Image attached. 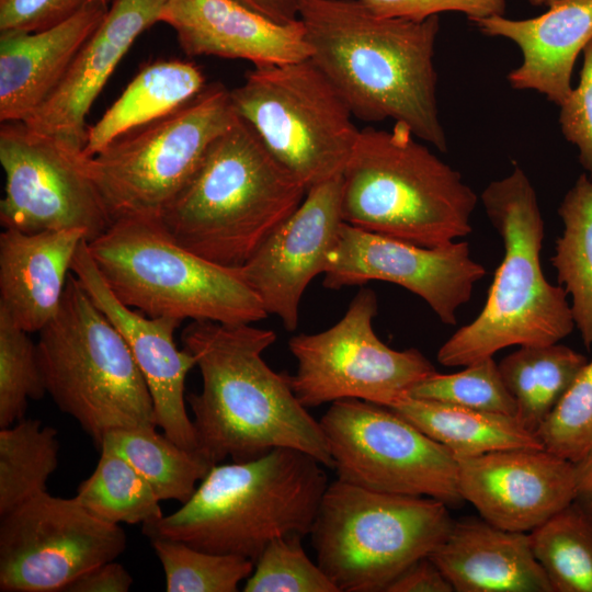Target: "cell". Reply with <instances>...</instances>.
I'll use <instances>...</instances> for the list:
<instances>
[{"label":"cell","mask_w":592,"mask_h":592,"mask_svg":"<svg viewBox=\"0 0 592 592\" xmlns=\"http://www.w3.org/2000/svg\"><path fill=\"white\" fill-rule=\"evenodd\" d=\"M181 341L202 375V390L186 395V402L193 413L196 452L212 466L288 447L332 468L321 425L298 401L291 375L276 373L263 358L276 341L272 330L251 323L191 321Z\"/></svg>","instance_id":"6da1fadb"},{"label":"cell","mask_w":592,"mask_h":592,"mask_svg":"<svg viewBox=\"0 0 592 592\" xmlns=\"http://www.w3.org/2000/svg\"><path fill=\"white\" fill-rule=\"evenodd\" d=\"M298 20L309 58L354 117L392 119L447 150L433 61L439 15L412 21L376 15L356 0H299Z\"/></svg>","instance_id":"7a4b0ae2"},{"label":"cell","mask_w":592,"mask_h":592,"mask_svg":"<svg viewBox=\"0 0 592 592\" xmlns=\"http://www.w3.org/2000/svg\"><path fill=\"white\" fill-rule=\"evenodd\" d=\"M323 467L311 455L288 447L216 464L181 508L143 525V533L149 539L180 540L255 562L272 540L309 535L329 485Z\"/></svg>","instance_id":"3957f363"},{"label":"cell","mask_w":592,"mask_h":592,"mask_svg":"<svg viewBox=\"0 0 592 592\" xmlns=\"http://www.w3.org/2000/svg\"><path fill=\"white\" fill-rule=\"evenodd\" d=\"M306 193L238 116L214 140L159 220L189 251L240 269L297 209Z\"/></svg>","instance_id":"277c9868"},{"label":"cell","mask_w":592,"mask_h":592,"mask_svg":"<svg viewBox=\"0 0 592 592\" xmlns=\"http://www.w3.org/2000/svg\"><path fill=\"white\" fill-rule=\"evenodd\" d=\"M481 202L503 241L482 310L439 349L440 364L466 366L512 345L558 343L574 326L567 292L547 281L540 265L545 224L537 194L517 164L490 182Z\"/></svg>","instance_id":"5b68a950"},{"label":"cell","mask_w":592,"mask_h":592,"mask_svg":"<svg viewBox=\"0 0 592 592\" xmlns=\"http://www.w3.org/2000/svg\"><path fill=\"white\" fill-rule=\"evenodd\" d=\"M418 139L401 123L360 129L341 174L344 223L429 248L471 232L475 191Z\"/></svg>","instance_id":"8992f818"},{"label":"cell","mask_w":592,"mask_h":592,"mask_svg":"<svg viewBox=\"0 0 592 592\" xmlns=\"http://www.w3.org/2000/svg\"><path fill=\"white\" fill-rule=\"evenodd\" d=\"M47 394L100 447L124 429H157L147 383L123 335L68 276L55 317L38 332Z\"/></svg>","instance_id":"52a82bcc"},{"label":"cell","mask_w":592,"mask_h":592,"mask_svg":"<svg viewBox=\"0 0 592 592\" xmlns=\"http://www.w3.org/2000/svg\"><path fill=\"white\" fill-rule=\"evenodd\" d=\"M87 244L115 296L148 317L237 325L269 316L239 269L183 248L159 217L117 219Z\"/></svg>","instance_id":"ba28073f"},{"label":"cell","mask_w":592,"mask_h":592,"mask_svg":"<svg viewBox=\"0 0 592 592\" xmlns=\"http://www.w3.org/2000/svg\"><path fill=\"white\" fill-rule=\"evenodd\" d=\"M453 520L428 497L391 494L337 480L309 533L317 563L339 592H386L443 542Z\"/></svg>","instance_id":"9c48e42d"},{"label":"cell","mask_w":592,"mask_h":592,"mask_svg":"<svg viewBox=\"0 0 592 592\" xmlns=\"http://www.w3.org/2000/svg\"><path fill=\"white\" fill-rule=\"evenodd\" d=\"M230 98L237 115L307 191L342 174L360 129L310 58L254 66Z\"/></svg>","instance_id":"30bf717a"},{"label":"cell","mask_w":592,"mask_h":592,"mask_svg":"<svg viewBox=\"0 0 592 592\" xmlns=\"http://www.w3.org/2000/svg\"><path fill=\"white\" fill-rule=\"evenodd\" d=\"M237 118L230 90L212 83L170 114L123 134L92 157L83 156L111 221L159 217Z\"/></svg>","instance_id":"8fae6325"},{"label":"cell","mask_w":592,"mask_h":592,"mask_svg":"<svg viewBox=\"0 0 592 592\" xmlns=\"http://www.w3.org/2000/svg\"><path fill=\"white\" fill-rule=\"evenodd\" d=\"M319 423L338 479L447 506L463 502L455 456L392 409L342 399L330 403Z\"/></svg>","instance_id":"7c38bea8"},{"label":"cell","mask_w":592,"mask_h":592,"mask_svg":"<svg viewBox=\"0 0 592 592\" xmlns=\"http://www.w3.org/2000/svg\"><path fill=\"white\" fill-rule=\"evenodd\" d=\"M377 311L375 292L363 287L332 327L291 338L288 348L297 360L291 384L304 407L361 399L389 408L436 373L418 349L394 350L376 335Z\"/></svg>","instance_id":"4fadbf2b"},{"label":"cell","mask_w":592,"mask_h":592,"mask_svg":"<svg viewBox=\"0 0 592 592\" xmlns=\"http://www.w3.org/2000/svg\"><path fill=\"white\" fill-rule=\"evenodd\" d=\"M0 591L60 592L83 572L115 560L124 530L75 497L42 492L0 515Z\"/></svg>","instance_id":"5bb4252c"},{"label":"cell","mask_w":592,"mask_h":592,"mask_svg":"<svg viewBox=\"0 0 592 592\" xmlns=\"http://www.w3.org/2000/svg\"><path fill=\"white\" fill-rule=\"evenodd\" d=\"M0 163L5 178L0 202L4 229H81L89 242L112 224L83 168L81 149L23 122H5L0 127Z\"/></svg>","instance_id":"9a60e30c"},{"label":"cell","mask_w":592,"mask_h":592,"mask_svg":"<svg viewBox=\"0 0 592 592\" xmlns=\"http://www.w3.org/2000/svg\"><path fill=\"white\" fill-rule=\"evenodd\" d=\"M486 267L466 241L422 247L342 223L325 269L323 286L340 289L369 281L397 284L421 297L448 326L466 305Z\"/></svg>","instance_id":"2e32d148"},{"label":"cell","mask_w":592,"mask_h":592,"mask_svg":"<svg viewBox=\"0 0 592 592\" xmlns=\"http://www.w3.org/2000/svg\"><path fill=\"white\" fill-rule=\"evenodd\" d=\"M341 175L312 186L297 209L255 250L239 272L267 315L297 329L299 304L309 283L325 272L343 223Z\"/></svg>","instance_id":"e0dca14e"},{"label":"cell","mask_w":592,"mask_h":592,"mask_svg":"<svg viewBox=\"0 0 592 592\" xmlns=\"http://www.w3.org/2000/svg\"><path fill=\"white\" fill-rule=\"evenodd\" d=\"M458 489L480 517L530 533L573 502L576 465L546 448H514L456 458Z\"/></svg>","instance_id":"ac0fdd59"},{"label":"cell","mask_w":592,"mask_h":592,"mask_svg":"<svg viewBox=\"0 0 592 592\" xmlns=\"http://www.w3.org/2000/svg\"><path fill=\"white\" fill-rule=\"evenodd\" d=\"M71 272L126 341L149 388L157 428L180 446L196 451L185 405V378L196 363L189 351L175 344L174 331L181 321L148 317L123 304L104 281L86 240L76 252Z\"/></svg>","instance_id":"d6986e66"},{"label":"cell","mask_w":592,"mask_h":592,"mask_svg":"<svg viewBox=\"0 0 592 592\" xmlns=\"http://www.w3.org/2000/svg\"><path fill=\"white\" fill-rule=\"evenodd\" d=\"M164 1L112 0L105 18L81 46L60 83L23 123L82 150L91 105L136 38L160 22Z\"/></svg>","instance_id":"ffe728a7"},{"label":"cell","mask_w":592,"mask_h":592,"mask_svg":"<svg viewBox=\"0 0 592 592\" xmlns=\"http://www.w3.org/2000/svg\"><path fill=\"white\" fill-rule=\"evenodd\" d=\"M160 22L187 56L243 59L253 66L310 57L300 21L281 24L237 0H166Z\"/></svg>","instance_id":"44dd1931"},{"label":"cell","mask_w":592,"mask_h":592,"mask_svg":"<svg viewBox=\"0 0 592 592\" xmlns=\"http://www.w3.org/2000/svg\"><path fill=\"white\" fill-rule=\"evenodd\" d=\"M95 1L48 29L0 32V122H25L62 80L109 11Z\"/></svg>","instance_id":"7402d4cb"},{"label":"cell","mask_w":592,"mask_h":592,"mask_svg":"<svg viewBox=\"0 0 592 592\" xmlns=\"http://www.w3.org/2000/svg\"><path fill=\"white\" fill-rule=\"evenodd\" d=\"M481 33L515 43L522 62L508 73L515 90H535L560 105L572 90L574 62L592 39V0H556L539 16L491 15L474 22Z\"/></svg>","instance_id":"603a6c76"},{"label":"cell","mask_w":592,"mask_h":592,"mask_svg":"<svg viewBox=\"0 0 592 592\" xmlns=\"http://www.w3.org/2000/svg\"><path fill=\"white\" fill-rule=\"evenodd\" d=\"M429 557L456 592H553L530 534L499 528L482 517L453 521Z\"/></svg>","instance_id":"cb8c5ba5"},{"label":"cell","mask_w":592,"mask_h":592,"mask_svg":"<svg viewBox=\"0 0 592 592\" xmlns=\"http://www.w3.org/2000/svg\"><path fill=\"white\" fill-rule=\"evenodd\" d=\"M81 229L0 235V309L27 333L39 332L57 314Z\"/></svg>","instance_id":"d4e9b609"},{"label":"cell","mask_w":592,"mask_h":592,"mask_svg":"<svg viewBox=\"0 0 592 592\" xmlns=\"http://www.w3.org/2000/svg\"><path fill=\"white\" fill-rule=\"evenodd\" d=\"M206 86L204 73L191 61L163 59L146 65L88 128L83 156L92 157L123 134L170 114Z\"/></svg>","instance_id":"484cf974"},{"label":"cell","mask_w":592,"mask_h":592,"mask_svg":"<svg viewBox=\"0 0 592 592\" xmlns=\"http://www.w3.org/2000/svg\"><path fill=\"white\" fill-rule=\"evenodd\" d=\"M455 458L514 448H544L515 418L406 396L389 407Z\"/></svg>","instance_id":"4316f807"},{"label":"cell","mask_w":592,"mask_h":592,"mask_svg":"<svg viewBox=\"0 0 592 592\" xmlns=\"http://www.w3.org/2000/svg\"><path fill=\"white\" fill-rule=\"evenodd\" d=\"M589 360L563 344L521 345L498 363L515 418L537 433Z\"/></svg>","instance_id":"83f0119b"},{"label":"cell","mask_w":592,"mask_h":592,"mask_svg":"<svg viewBox=\"0 0 592 592\" xmlns=\"http://www.w3.org/2000/svg\"><path fill=\"white\" fill-rule=\"evenodd\" d=\"M558 214L563 223L551 264L559 284L571 296V311L584 345L592 346V181L581 174L563 196Z\"/></svg>","instance_id":"f1b7e54d"},{"label":"cell","mask_w":592,"mask_h":592,"mask_svg":"<svg viewBox=\"0 0 592 592\" xmlns=\"http://www.w3.org/2000/svg\"><path fill=\"white\" fill-rule=\"evenodd\" d=\"M101 446L124 457L161 501L186 502L196 490L197 481L212 467L196 451L180 446L157 429L112 431L104 436Z\"/></svg>","instance_id":"f546056e"},{"label":"cell","mask_w":592,"mask_h":592,"mask_svg":"<svg viewBox=\"0 0 592 592\" xmlns=\"http://www.w3.org/2000/svg\"><path fill=\"white\" fill-rule=\"evenodd\" d=\"M58 432L38 419L0 430V515L46 491L58 467Z\"/></svg>","instance_id":"4dcf8cb0"},{"label":"cell","mask_w":592,"mask_h":592,"mask_svg":"<svg viewBox=\"0 0 592 592\" xmlns=\"http://www.w3.org/2000/svg\"><path fill=\"white\" fill-rule=\"evenodd\" d=\"M93 473L75 499L96 517L112 524H149L163 514L161 501L147 480L119 454L101 446Z\"/></svg>","instance_id":"1f68e13d"},{"label":"cell","mask_w":592,"mask_h":592,"mask_svg":"<svg viewBox=\"0 0 592 592\" xmlns=\"http://www.w3.org/2000/svg\"><path fill=\"white\" fill-rule=\"evenodd\" d=\"M553 592H592V519L573 502L531 531Z\"/></svg>","instance_id":"d6a6232c"},{"label":"cell","mask_w":592,"mask_h":592,"mask_svg":"<svg viewBox=\"0 0 592 592\" xmlns=\"http://www.w3.org/2000/svg\"><path fill=\"white\" fill-rule=\"evenodd\" d=\"M150 544L168 592H236L254 569L244 557L204 551L180 540L150 538Z\"/></svg>","instance_id":"836d02e7"},{"label":"cell","mask_w":592,"mask_h":592,"mask_svg":"<svg viewBox=\"0 0 592 592\" xmlns=\"http://www.w3.org/2000/svg\"><path fill=\"white\" fill-rule=\"evenodd\" d=\"M460 372L440 374L415 384L408 396L498 414L516 415V403L508 390L493 356L464 366Z\"/></svg>","instance_id":"e575fe53"},{"label":"cell","mask_w":592,"mask_h":592,"mask_svg":"<svg viewBox=\"0 0 592 592\" xmlns=\"http://www.w3.org/2000/svg\"><path fill=\"white\" fill-rule=\"evenodd\" d=\"M46 392L36 344L0 309V428L23 419L27 400Z\"/></svg>","instance_id":"d590c367"},{"label":"cell","mask_w":592,"mask_h":592,"mask_svg":"<svg viewBox=\"0 0 592 592\" xmlns=\"http://www.w3.org/2000/svg\"><path fill=\"white\" fill-rule=\"evenodd\" d=\"M293 534L272 540L254 562L244 592H339Z\"/></svg>","instance_id":"8d00e7d4"},{"label":"cell","mask_w":592,"mask_h":592,"mask_svg":"<svg viewBox=\"0 0 592 592\" xmlns=\"http://www.w3.org/2000/svg\"><path fill=\"white\" fill-rule=\"evenodd\" d=\"M536 434L544 448L572 463L592 452V360Z\"/></svg>","instance_id":"74e56055"},{"label":"cell","mask_w":592,"mask_h":592,"mask_svg":"<svg viewBox=\"0 0 592 592\" xmlns=\"http://www.w3.org/2000/svg\"><path fill=\"white\" fill-rule=\"evenodd\" d=\"M580 81L559 105L565 138L579 150L581 166L592 175V39L583 48Z\"/></svg>","instance_id":"f35d334b"},{"label":"cell","mask_w":592,"mask_h":592,"mask_svg":"<svg viewBox=\"0 0 592 592\" xmlns=\"http://www.w3.org/2000/svg\"><path fill=\"white\" fill-rule=\"evenodd\" d=\"M376 15L422 21L442 12H462L473 22L502 15L504 0H356Z\"/></svg>","instance_id":"ab89813d"},{"label":"cell","mask_w":592,"mask_h":592,"mask_svg":"<svg viewBox=\"0 0 592 592\" xmlns=\"http://www.w3.org/2000/svg\"><path fill=\"white\" fill-rule=\"evenodd\" d=\"M95 1L112 0H0V32H34L56 25Z\"/></svg>","instance_id":"60d3db41"},{"label":"cell","mask_w":592,"mask_h":592,"mask_svg":"<svg viewBox=\"0 0 592 592\" xmlns=\"http://www.w3.org/2000/svg\"><path fill=\"white\" fill-rule=\"evenodd\" d=\"M444 573L429 557L420 558L403 570L386 592H453Z\"/></svg>","instance_id":"b9f144b4"},{"label":"cell","mask_w":592,"mask_h":592,"mask_svg":"<svg viewBox=\"0 0 592 592\" xmlns=\"http://www.w3.org/2000/svg\"><path fill=\"white\" fill-rule=\"evenodd\" d=\"M130 573L115 560L98 565L71 581L64 592H127Z\"/></svg>","instance_id":"7bdbcfd3"},{"label":"cell","mask_w":592,"mask_h":592,"mask_svg":"<svg viewBox=\"0 0 592 592\" xmlns=\"http://www.w3.org/2000/svg\"><path fill=\"white\" fill-rule=\"evenodd\" d=\"M281 24L298 22L299 0H237Z\"/></svg>","instance_id":"ee69618b"},{"label":"cell","mask_w":592,"mask_h":592,"mask_svg":"<svg viewBox=\"0 0 592 592\" xmlns=\"http://www.w3.org/2000/svg\"><path fill=\"white\" fill-rule=\"evenodd\" d=\"M576 465V491L573 503L592 519V452Z\"/></svg>","instance_id":"f6af8a7d"},{"label":"cell","mask_w":592,"mask_h":592,"mask_svg":"<svg viewBox=\"0 0 592 592\" xmlns=\"http://www.w3.org/2000/svg\"><path fill=\"white\" fill-rule=\"evenodd\" d=\"M532 5H536V7H539V5H549L551 4L554 1L556 0H527Z\"/></svg>","instance_id":"bcb514c9"}]
</instances>
